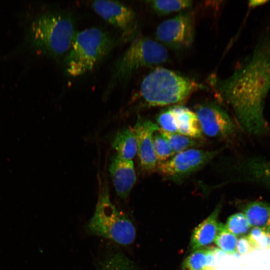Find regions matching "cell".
I'll use <instances>...</instances> for the list:
<instances>
[{
	"label": "cell",
	"instance_id": "1",
	"mask_svg": "<svg viewBox=\"0 0 270 270\" xmlns=\"http://www.w3.org/2000/svg\"><path fill=\"white\" fill-rule=\"evenodd\" d=\"M208 81L246 132L256 136L267 132L264 108L270 92V28L230 75L225 78L211 76Z\"/></svg>",
	"mask_w": 270,
	"mask_h": 270
},
{
	"label": "cell",
	"instance_id": "2",
	"mask_svg": "<svg viewBox=\"0 0 270 270\" xmlns=\"http://www.w3.org/2000/svg\"><path fill=\"white\" fill-rule=\"evenodd\" d=\"M76 32L72 19L58 12H46L30 20L24 45L32 52L53 58L66 56Z\"/></svg>",
	"mask_w": 270,
	"mask_h": 270
},
{
	"label": "cell",
	"instance_id": "3",
	"mask_svg": "<svg viewBox=\"0 0 270 270\" xmlns=\"http://www.w3.org/2000/svg\"><path fill=\"white\" fill-rule=\"evenodd\" d=\"M205 86L172 70L158 68L142 80L140 94L150 106L178 104L186 100L196 91Z\"/></svg>",
	"mask_w": 270,
	"mask_h": 270
},
{
	"label": "cell",
	"instance_id": "4",
	"mask_svg": "<svg viewBox=\"0 0 270 270\" xmlns=\"http://www.w3.org/2000/svg\"><path fill=\"white\" fill-rule=\"evenodd\" d=\"M116 44L108 32L97 28L76 32L65 58V70L72 77L92 70Z\"/></svg>",
	"mask_w": 270,
	"mask_h": 270
},
{
	"label": "cell",
	"instance_id": "5",
	"mask_svg": "<svg viewBox=\"0 0 270 270\" xmlns=\"http://www.w3.org/2000/svg\"><path fill=\"white\" fill-rule=\"evenodd\" d=\"M168 59L166 47L158 42L145 37L135 38L113 64L106 94L126 84L139 68L158 66Z\"/></svg>",
	"mask_w": 270,
	"mask_h": 270
},
{
	"label": "cell",
	"instance_id": "6",
	"mask_svg": "<svg viewBox=\"0 0 270 270\" xmlns=\"http://www.w3.org/2000/svg\"><path fill=\"white\" fill-rule=\"evenodd\" d=\"M87 228L91 234L105 238L122 246L130 244L136 238L134 224L111 202L104 183Z\"/></svg>",
	"mask_w": 270,
	"mask_h": 270
},
{
	"label": "cell",
	"instance_id": "7",
	"mask_svg": "<svg viewBox=\"0 0 270 270\" xmlns=\"http://www.w3.org/2000/svg\"><path fill=\"white\" fill-rule=\"evenodd\" d=\"M220 152V150L188 149L158 163V170L165 178L175 182L180 181L204 167Z\"/></svg>",
	"mask_w": 270,
	"mask_h": 270
},
{
	"label": "cell",
	"instance_id": "8",
	"mask_svg": "<svg viewBox=\"0 0 270 270\" xmlns=\"http://www.w3.org/2000/svg\"><path fill=\"white\" fill-rule=\"evenodd\" d=\"M156 35L158 42L164 47L174 50L190 47L194 38L192 13L183 11L163 21L158 26Z\"/></svg>",
	"mask_w": 270,
	"mask_h": 270
},
{
	"label": "cell",
	"instance_id": "9",
	"mask_svg": "<svg viewBox=\"0 0 270 270\" xmlns=\"http://www.w3.org/2000/svg\"><path fill=\"white\" fill-rule=\"evenodd\" d=\"M195 113L202 132L219 139H227L236 132V126L232 118L219 104L208 102L198 106Z\"/></svg>",
	"mask_w": 270,
	"mask_h": 270
},
{
	"label": "cell",
	"instance_id": "10",
	"mask_svg": "<svg viewBox=\"0 0 270 270\" xmlns=\"http://www.w3.org/2000/svg\"><path fill=\"white\" fill-rule=\"evenodd\" d=\"M91 6L104 20L122 32L123 36L132 38L136 31V15L132 10L116 1L95 0Z\"/></svg>",
	"mask_w": 270,
	"mask_h": 270
},
{
	"label": "cell",
	"instance_id": "11",
	"mask_svg": "<svg viewBox=\"0 0 270 270\" xmlns=\"http://www.w3.org/2000/svg\"><path fill=\"white\" fill-rule=\"evenodd\" d=\"M134 129L136 137L137 154L141 168L146 172H152L158 165L152 137L160 127L152 121L144 120L139 116Z\"/></svg>",
	"mask_w": 270,
	"mask_h": 270
},
{
	"label": "cell",
	"instance_id": "12",
	"mask_svg": "<svg viewBox=\"0 0 270 270\" xmlns=\"http://www.w3.org/2000/svg\"><path fill=\"white\" fill-rule=\"evenodd\" d=\"M109 170L117 194L126 199L136 180L132 160L116 154L110 160Z\"/></svg>",
	"mask_w": 270,
	"mask_h": 270
},
{
	"label": "cell",
	"instance_id": "13",
	"mask_svg": "<svg viewBox=\"0 0 270 270\" xmlns=\"http://www.w3.org/2000/svg\"><path fill=\"white\" fill-rule=\"evenodd\" d=\"M221 208L222 204H219L208 216L194 228L190 242L192 250L202 248L214 241L218 230V218Z\"/></svg>",
	"mask_w": 270,
	"mask_h": 270
},
{
	"label": "cell",
	"instance_id": "14",
	"mask_svg": "<svg viewBox=\"0 0 270 270\" xmlns=\"http://www.w3.org/2000/svg\"><path fill=\"white\" fill-rule=\"evenodd\" d=\"M174 118L178 132L194 139L200 138L202 132L195 112L180 105L170 107Z\"/></svg>",
	"mask_w": 270,
	"mask_h": 270
},
{
	"label": "cell",
	"instance_id": "15",
	"mask_svg": "<svg viewBox=\"0 0 270 270\" xmlns=\"http://www.w3.org/2000/svg\"><path fill=\"white\" fill-rule=\"evenodd\" d=\"M251 228H256L270 232V204L254 201L248 202L243 208Z\"/></svg>",
	"mask_w": 270,
	"mask_h": 270
},
{
	"label": "cell",
	"instance_id": "16",
	"mask_svg": "<svg viewBox=\"0 0 270 270\" xmlns=\"http://www.w3.org/2000/svg\"><path fill=\"white\" fill-rule=\"evenodd\" d=\"M112 148L120 157L132 160L137 154V141L134 128H126L120 130L112 143Z\"/></svg>",
	"mask_w": 270,
	"mask_h": 270
},
{
	"label": "cell",
	"instance_id": "17",
	"mask_svg": "<svg viewBox=\"0 0 270 270\" xmlns=\"http://www.w3.org/2000/svg\"><path fill=\"white\" fill-rule=\"evenodd\" d=\"M98 270H138L126 256L121 252L109 254L98 264Z\"/></svg>",
	"mask_w": 270,
	"mask_h": 270
},
{
	"label": "cell",
	"instance_id": "18",
	"mask_svg": "<svg viewBox=\"0 0 270 270\" xmlns=\"http://www.w3.org/2000/svg\"><path fill=\"white\" fill-rule=\"evenodd\" d=\"M148 2L154 12L161 16L183 12L192 4V1L188 0H156Z\"/></svg>",
	"mask_w": 270,
	"mask_h": 270
},
{
	"label": "cell",
	"instance_id": "19",
	"mask_svg": "<svg viewBox=\"0 0 270 270\" xmlns=\"http://www.w3.org/2000/svg\"><path fill=\"white\" fill-rule=\"evenodd\" d=\"M237 236L232 233L222 222H218V230L214 242L222 251L228 254H236Z\"/></svg>",
	"mask_w": 270,
	"mask_h": 270
},
{
	"label": "cell",
	"instance_id": "20",
	"mask_svg": "<svg viewBox=\"0 0 270 270\" xmlns=\"http://www.w3.org/2000/svg\"><path fill=\"white\" fill-rule=\"evenodd\" d=\"M159 130L166 137L174 154L190 149L198 145L195 139L178 132H168L160 128Z\"/></svg>",
	"mask_w": 270,
	"mask_h": 270
},
{
	"label": "cell",
	"instance_id": "21",
	"mask_svg": "<svg viewBox=\"0 0 270 270\" xmlns=\"http://www.w3.org/2000/svg\"><path fill=\"white\" fill-rule=\"evenodd\" d=\"M152 142L158 164L170 159L174 154L166 138L159 130L154 133Z\"/></svg>",
	"mask_w": 270,
	"mask_h": 270
},
{
	"label": "cell",
	"instance_id": "22",
	"mask_svg": "<svg viewBox=\"0 0 270 270\" xmlns=\"http://www.w3.org/2000/svg\"><path fill=\"white\" fill-rule=\"evenodd\" d=\"M236 236H244L251 229L246 218L243 212H237L230 216L225 225Z\"/></svg>",
	"mask_w": 270,
	"mask_h": 270
},
{
	"label": "cell",
	"instance_id": "23",
	"mask_svg": "<svg viewBox=\"0 0 270 270\" xmlns=\"http://www.w3.org/2000/svg\"><path fill=\"white\" fill-rule=\"evenodd\" d=\"M193 251L184 260L183 270H202L206 267L207 248H200Z\"/></svg>",
	"mask_w": 270,
	"mask_h": 270
},
{
	"label": "cell",
	"instance_id": "24",
	"mask_svg": "<svg viewBox=\"0 0 270 270\" xmlns=\"http://www.w3.org/2000/svg\"><path fill=\"white\" fill-rule=\"evenodd\" d=\"M254 249H264L270 247V232L262 229L252 228L247 236Z\"/></svg>",
	"mask_w": 270,
	"mask_h": 270
},
{
	"label": "cell",
	"instance_id": "25",
	"mask_svg": "<svg viewBox=\"0 0 270 270\" xmlns=\"http://www.w3.org/2000/svg\"><path fill=\"white\" fill-rule=\"evenodd\" d=\"M157 122L161 130L168 132H178L176 120L170 108L158 114Z\"/></svg>",
	"mask_w": 270,
	"mask_h": 270
},
{
	"label": "cell",
	"instance_id": "26",
	"mask_svg": "<svg viewBox=\"0 0 270 270\" xmlns=\"http://www.w3.org/2000/svg\"><path fill=\"white\" fill-rule=\"evenodd\" d=\"M253 173L258 178L270 182V160L253 164Z\"/></svg>",
	"mask_w": 270,
	"mask_h": 270
},
{
	"label": "cell",
	"instance_id": "27",
	"mask_svg": "<svg viewBox=\"0 0 270 270\" xmlns=\"http://www.w3.org/2000/svg\"><path fill=\"white\" fill-rule=\"evenodd\" d=\"M254 249L247 236H242L238 239L236 246L237 254L241 255L245 254Z\"/></svg>",
	"mask_w": 270,
	"mask_h": 270
},
{
	"label": "cell",
	"instance_id": "28",
	"mask_svg": "<svg viewBox=\"0 0 270 270\" xmlns=\"http://www.w3.org/2000/svg\"><path fill=\"white\" fill-rule=\"evenodd\" d=\"M267 0H250L248 5L251 8H255L264 4L268 2Z\"/></svg>",
	"mask_w": 270,
	"mask_h": 270
},
{
	"label": "cell",
	"instance_id": "29",
	"mask_svg": "<svg viewBox=\"0 0 270 270\" xmlns=\"http://www.w3.org/2000/svg\"><path fill=\"white\" fill-rule=\"evenodd\" d=\"M202 270H216V267H206Z\"/></svg>",
	"mask_w": 270,
	"mask_h": 270
}]
</instances>
